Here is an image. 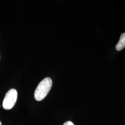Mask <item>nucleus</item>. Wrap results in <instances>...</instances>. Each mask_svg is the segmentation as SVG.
<instances>
[{
  "label": "nucleus",
  "mask_w": 125,
  "mask_h": 125,
  "mask_svg": "<svg viewBox=\"0 0 125 125\" xmlns=\"http://www.w3.org/2000/svg\"><path fill=\"white\" fill-rule=\"evenodd\" d=\"M18 93L15 89H12L6 93L3 101L2 106L6 110H9L14 107L17 100Z\"/></svg>",
  "instance_id": "obj_2"
},
{
  "label": "nucleus",
  "mask_w": 125,
  "mask_h": 125,
  "mask_svg": "<svg viewBox=\"0 0 125 125\" xmlns=\"http://www.w3.org/2000/svg\"><path fill=\"white\" fill-rule=\"evenodd\" d=\"M52 85V82L49 77L41 81L38 85L34 92V98L37 101H41L47 96Z\"/></svg>",
  "instance_id": "obj_1"
},
{
  "label": "nucleus",
  "mask_w": 125,
  "mask_h": 125,
  "mask_svg": "<svg viewBox=\"0 0 125 125\" xmlns=\"http://www.w3.org/2000/svg\"><path fill=\"white\" fill-rule=\"evenodd\" d=\"M0 125H2V123H1V122L0 121Z\"/></svg>",
  "instance_id": "obj_5"
},
{
  "label": "nucleus",
  "mask_w": 125,
  "mask_h": 125,
  "mask_svg": "<svg viewBox=\"0 0 125 125\" xmlns=\"http://www.w3.org/2000/svg\"><path fill=\"white\" fill-rule=\"evenodd\" d=\"M63 125H74V124L70 121H68L67 122H65Z\"/></svg>",
  "instance_id": "obj_4"
},
{
  "label": "nucleus",
  "mask_w": 125,
  "mask_h": 125,
  "mask_svg": "<svg viewBox=\"0 0 125 125\" xmlns=\"http://www.w3.org/2000/svg\"><path fill=\"white\" fill-rule=\"evenodd\" d=\"M125 47V32L121 34L120 40L117 44L115 48L116 49L120 51Z\"/></svg>",
  "instance_id": "obj_3"
}]
</instances>
